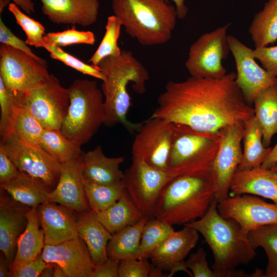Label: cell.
<instances>
[{
  "label": "cell",
  "mask_w": 277,
  "mask_h": 277,
  "mask_svg": "<svg viewBox=\"0 0 277 277\" xmlns=\"http://www.w3.org/2000/svg\"><path fill=\"white\" fill-rule=\"evenodd\" d=\"M235 73L220 79L191 76L170 81L159 95L151 116L205 132L218 133L225 127L245 124L254 116L238 86Z\"/></svg>",
  "instance_id": "1"
},
{
  "label": "cell",
  "mask_w": 277,
  "mask_h": 277,
  "mask_svg": "<svg viewBox=\"0 0 277 277\" xmlns=\"http://www.w3.org/2000/svg\"><path fill=\"white\" fill-rule=\"evenodd\" d=\"M211 167L177 175L168 182L157 200L154 217L171 226L185 225L202 217L215 199Z\"/></svg>",
  "instance_id": "2"
},
{
  "label": "cell",
  "mask_w": 277,
  "mask_h": 277,
  "mask_svg": "<svg viewBox=\"0 0 277 277\" xmlns=\"http://www.w3.org/2000/svg\"><path fill=\"white\" fill-rule=\"evenodd\" d=\"M217 203L215 199L202 217L185 225L200 233L210 247L215 277L245 276L236 268L251 261L256 256L255 249L236 222L219 213Z\"/></svg>",
  "instance_id": "3"
},
{
  "label": "cell",
  "mask_w": 277,
  "mask_h": 277,
  "mask_svg": "<svg viewBox=\"0 0 277 277\" xmlns=\"http://www.w3.org/2000/svg\"><path fill=\"white\" fill-rule=\"evenodd\" d=\"M97 67L103 75L102 90L105 96L104 124L120 123L130 132H137L142 123H133L127 120L131 105L127 88L131 84L136 93L144 94L146 82L150 78L147 69L131 51L125 50L117 56L105 57Z\"/></svg>",
  "instance_id": "4"
},
{
  "label": "cell",
  "mask_w": 277,
  "mask_h": 277,
  "mask_svg": "<svg viewBox=\"0 0 277 277\" xmlns=\"http://www.w3.org/2000/svg\"><path fill=\"white\" fill-rule=\"evenodd\" d=\"M111 7L125 32L145 46L167 43L178 18L175 6L166 0H111Z\"/></svg>",
  "instance_id": "5"
},
{
  "label": "cell",
  "mask_w": 277,
  "mask_h": 277,
  "mask_svg": "<svg viewBox=\"0 0 277 277\" xmlns=\"http://www.w3.org/2000/svg\"><path fill=\"white\" fill-rule=\"evenodd\" d=\"M68 89L70 103L60 130L81 147L104 124V100L95 81L76 80Z\"/></svg>",
  "instance_id": "6"
},
{
  "label": "cell",
  "mask_w": 277,
  "mask_h": 277,
  "mask_svg": "<svg viewBox=\"0 0 277 277\" xmlns=\"http://www.w3.org/2000/svg\"><path fill=\"white\" fill-rule=\"evenodd\" d=\"M173 129L168 161L170 171L179 175L212 166L219 144L220 132H201L176 124H173Z\"/></svg>",
  "instance_id": "7"
},
{
  "label": "cell",
  "mask_w": 277,
  "mask_h": 277,
  "mask_svg": "<svg viewBox=\"0 0 277 277\" xmlns=\"http://www.w3.org/2000/svg\"><path fill=\"white\" fill-rule=\"evenodd\" d=\"M68 88L50 74L43 81L23 94L21 105L45 129L60 130L69 106Z\"/></svg>",
  "instance_id": "8"
},
{
  "label": "cell",
  "mask_w": 277,
  "mask_h": 277,
  "mask_svg": "<svg viewBox=\"0 0 277 277\" xmlns=\"http://www.w3.org/2000/svg\"><path fill=\"white\" fill-rule=\"evenodd\" d=\"M171 171L155 168L142 159L132 157L124 173V183L132 201L143 216L154 217L160 194L168 182L176 176Z\"/></svg>",
  "instance_id": "9"
},
{
  "label": "cell",
  "mask_w": 277,
  "mask_h": 277,
  "mask_svg": "<svg viewBox=\"0 0 277 277\" xmlns=\"http://www.w3.org/2000/svg\"><path fill=\"white\" fill-rule=\"evenodd\" d=\"M228 23L201 35L191 46L186 68L191 76L220 79L226 74L222 62L230 51L227 41Z\"/></svg>",
  "instance_id": "10"
},
{
  "label": "cell",
  "mask_w": 277,
  "mask_h": 277,
  "mask_svg": "<svg viewBox=\"0 0 277 277\" xmlns=\"http://www.w3.org/2000/svg\"><path fill=\"white\" fill-rule=\"evenodd\" d=\"M50 74L43 64L25 52L1 44L0 79L15 93H25Z\"/></svg>",
  "instance_id": "11"
},
{
  "label": "cell",
  "mask_w": 277,
  "mask_h": 277,
  "mask_svg": "<svg viewBox=\"0 0 277 277\" xmlns=\"http://www.w3.org/2000/svg\"><path fill=\"white\" fill-rule=\"evenodd\" d=\"M1 142L19 171L42 180L50 188L55 187L62 164L42 147L21 141L14 132Z\"/></svg>",
  "instance_id": "12"
},
{
  "label": "cell",
  "mask_w": 277,
  "mask_h": 277,
  "mask_svg": "<svg viewBox=\"0 0 277 277\" xmlns=\"http://www.w3.org/2000/svg\"><path fill=\"white\" fill-rule=\"evenodd\" d=\"M173 124L151 116L137 131L132 144V157L144 161L150 166L165 171L168 166Z\"/></svg>",
  "instance_id": "13"
},
{
  "label": "cell",
  "mask_w": 277,
  "mask_h": 277,
  "mask_svg": "<svg viewBox=\"0 0 277 277\" xmlns=\"http://www.w3.org/2000/svg\"><path fill=\"white\" fill-rule=\"evenodd\" d=\"M220 132L219 144L211 167L216 181L215 199L218 202L229 196L232 179L241 163L245 124L229 125Z\"/></svg>",
  "instance_id": "14"
},
{
  "label": "cell",
  "mask_w": 277,
  "mask_h": 277,
  "mask_svg": "<svg viewBox=\"0 0 277 277\" xmlns=\"http://www.w3.org/2000/svg\"><path fill=\"white\" fill-rule=\"evenodd\" d=\"M217 207L223 216L236 222L247 234L263 226L277 224V204L266 202L258 196L229 195L218 202Z\"/></svg>",
  "instance_id": "15"
},
{
  "label": "cell",
  "mask_w": 277,
  "mask_h": 277,
  "mask_svg": "<svg viewBox=\"0 0 277 277\" xmlns=\"http://www.w3.org/2000/svg\"><path fill=\"white\" fill-rule=\"evenodd\" d=\"M227 41L235 63L236 83L247 103L253 104L261 92L277 82V77L259 65L253 49L232 35H228Z\"/></svg>",
  "instance_id": "16"
},
{
  "label": "cell",
  "mask_w": 277,
  "mask_h": 277,
  "mask_svg": "<svg viewBox=\"0 0 277 277\" xmlns=\"http://www.w3.org/2000/svg\"><path fill=\"white\" fill-rule=\"evenodd\" d=\"M199 232L195 229L184 226L167 236L151 252L152 264L164 270L170 271L168 276L178 271H184L191 276L186 268L184 259L197 244Z\"/></svg>",
  "instance_id": "17"
},
{
  "label": "cell",
  "mask_w": 277,
  "mask_h": 277,
  "mask_svg": "<svg viewBox=\"0 0 277 277\" xmlns=\"http://www.w3.org/2000/svg\"><path fill=\"white\" fill-rule=\"evenodd\" d=\"M42 253L47 263L61 266L67 277H92L94 267L91 256L79 236L57 245L45 244Z\"/></svg>",
  "instance_id": "18"
},
{
  "label": "cell",
  "mask_w": 277,
  "mask_h": 277,
  "mask_svg": "<svg viewBox=\"0 0 277 277\" xmlns=\"http://www.w3.org/2000/svg\"><path fill=\"white\" fill-rule=\"evenodd\" d=\"M82 157L62 164L57 183L49 193V202L80 213L90 210L85 192Z\"/></svg>",
  "instance_id": "19"
},
{
  "label": "cell",
  "mask_w": 277,
  "mask_h": 277,
  "mask_svg": "<svg viewBox=\"0 0 277 277\" xmlns=\"http://www.w3.org/2000/svg\"><path fill=\"white\" fill-rule=\"evenodd\" d=\"M1 189L0 250L10 266L13 261L18 239L27 223V213L30 208L6 196Z\"/></svg>",
  "instance_id": "20"
},
{
  "label": "cell",
  "mask_w": 277,
  "mask_h": 277,
  "mask_svg": "<svg viewBox=\"0 0 277 277\" xmlns=\"http://www.w3.org/2000/svg\"><path fill=\"white\" fill-rule=\"evenodd\" d=\"M43 13L56 24L88 27L97 19L98 0H40Z\"/></svg>",
  "instance_id": "21"
},
{
  "label": "cell",
  "mask_w": 277,
  "mask_h": 277,
  "mask_svg": "<svg viewBox=\"0 0 277 277\" xmlns=\"http://www.w3.org/2000/svg\"><path fill=\"white\" fill-rule=\"evenodd\" d=\"M37 212L45 244L57 245L78 236L72 210L47 201L37 206Z\"/></svg>",
  "instance_id": "22"
},
{
  "label": "cell",
  "mask_w": 277,
  "mask_h": 277,
  "mask_svg": "<svg viewBox=\"0 0 277 277\" xmlns=\"http://www.w3.org/2000/svg\"><path fill=\"white\" fill-rule=\"evenodd\" d=\"M229 193L231 195L246 194L261 196L277 204V164L269 169L259 167L236 170Z\"/></svg>",
  "instance_id": "23"
},
{
  "label": "cell",
  "mask_w": 277,
  "mask_h": 277,
  "mask_svg": "<svg viewBox=\"0 0 277 277\" xmlns=\"http://www.w3.org/2000/svg\"><path fill=\"white\" fill-rule=\"evenodd\" d=\"M123 156H106L100 146L84 152L82 157L83 175L85 180L100 185L114 184L123 181L124 173L120 169Z\"/></svg>",
  "instance_id": "24"
},
{
  "label": "cell",
  "mask_w": 277,
  "mask_h": 277,
  "mask_svg": "<svg viewBox=\"0 0 277 277\" xmlns=\"http://www.w3.org/2000/svg\"><path fill=\"white\" fill-rule=\"evenodd\" d=\"M77 226L78 236L87 247L94 268L108 259L107 247L112 234L91 210L81 212Z\"/></svg>",
  "instance_id": "25"
},
{
  "label": "cell",
  "mask_w": 277,
  "mask_h": 277,
  "mask_svg": "<svg viewBox=\"0 0 277 277\" xmlns=\"http://www.w3.org/2000/svg\"><path fill=\"white\" fill-rule=\"evenodd\" d=\"M27 218L26 228L17 241L10 272L31 262L42 251L45 244L44 231L40 228L37 207L29 209Z\"/></svg>",
  "instance_id": "26"
},
{
  "label": "cell",
  "mask_w": 277,
  "mask_h": 277,
  "mask_svg": "<svg viewBox=\"0 0 277 277\" xmlns=\"http://www.w3.org/2000/svg\"><path fill=\"white\" fill-rule=\"evenodd\" d=\"M0 186L14 200L30 208L49 202L50 188L42 180L22 171Z\"/></svg>",
  "instance_id": "27"
},
{
  "label": "cell",
  "mask_w": 277,
  "mask_h": 277,
  "mask_svg": "<svg viewBox=\"0 0 277 277\" xmlns=\"http://www.w3.org/2000/svg\"><path fill=\"white\" fill-rule=\"evenodd\" d=\"M253 104L264 145L269 147L272 137L277 133V82L261 92Z\"/></svg>",
  "instance_id": "28"
},
{
  "label": "cell",
  "mask_w": 277,
  "mask_h": 277,
  "mask_svg": "<svg viewBox=\"0 0 277 277\" xmlns=\"http://www.w3.org/2000/svg\"><path fill=\"white\" fill-rule=\"evenodd\" d=\"M95 214L112 234L136 223L143 216L126 190L115 203Z\"/></svg>",
  "instance_id": "29"
},
{
  "label": "cell",
  "mask_w": 277,
  "mask_h": 277,
  "mask_svg": "<svg viewBox=\"0 0 277 277\" xmlns=\"http://www.w3.org/2000/svg\"><path fill=\"white\" fill-rule=\"evenodd\" d=\"M149 219L143 216L136 223L113 234L107 245L108 257L118 261L136 259L144 226Z\"/></svg>",
  "instance_id": "30"
},
{
  "label": "cell",
  "mask_w": 277,
  "mask_h": 277,
  "mask_svg": "<svg viewBox=\"0 0 277 277\" xmlns=\"http://www.w3.org/2000/svg\"><path fill=\"white\" fill-rule=\"evenodd\" d=\"M243 141L242 160L236 170L261 167L272 147L264 145L262 133L254 116L245 124Z\"/></svg>",
  "instance_id": "31"
},
{
  "label": "cell",
  "mask_w": 277,
  "mask_h": 277,
  "mask_svg": "<svg viewBox=\"0 0 277 277\" xmlns=\"http://www.w3.org/2000/svg\"><path fill=\"white\" fill-rule=\"evenodd\" d=\"M249 32L256 47L267 46L277 41V0H268L256 13Z\"/></svg>",
  "instance_id": "32"
},
{
  "label": "cell",
  "mask_w": 277,
  "mask_h": 277,
  "mask_svg": "<svg viewBox=\"0 0 277 277\" xmlns=\"http://www.w3.org/2000/svg\"><path fill=\"white\" fill-rule=\"evenodd\" d=\"M40 146L61 164L77 159L84 153L81 147L69 140L60 130L45 129Z\"/></svg>",
  "instance_id": "33"
},
{
  "label": "cell",
  "mask_w": 277,
  "mask_h": 277,
  "mask_svg": "<svg viewBox=\"0 0 277 277\" xmlns=\"http://www.w3.org/2000/svg\"><path fill=\"white\" fill-rule=\"evenodd\" d=\"M85 189L90 210L95 213L115 203L126 190L124 181L111 185H100L85 180Z\"/></svg>",
  "instance_id": "34"
},
{
  "label": "cell",
  "mask_w": 277,
  "mask_h": 277,
  "mask_svg": "<svg viewBox=\"0 0 277 277\" xmlns=\"http://www.w3.org/2000/svg\"><path fill=\"white\" fill-rule=\"evenodd\" d=\"M248 240L254 249L265 250L268 263L263 276L269 277L277 271V224L264 225L250 231Z\"/></svg>",
  "instance_id": "35"
},
{
  "label": "cell",
  "mask_w": 277,
  "mask_h": 277,
  "mask_svg": "<svg viewBox=\"0 0 277 277\" xmlns=\"http://www.w3.org/2000/svg\"><path fill=\"white\" fill-rule=\"evenodd\" d=\"M174 230L172 226L155 217L144 226L136 259H148L153 250Z\"/></svg>",
  "instance_id": "36"
},
{
  "label": "cell",
  "mask_w": 277,
  "mask_h": 277,
  "mask_svg": "<svg viewBox=\"0 0 277 277\" xmlns=\"http://www.w3.org/2000/svg\"><path fill=\"white\" fill-rule=\"evenodd\" d=\"M23 93H15L0 79V135L2 141L14 132L18 109Z\"/></svg>",
  "instance_id": "37"
},
{
  "label": "cell",
  "mask_w": 277,
  "mask_h": 277,
  "mask_svg": "<svg viewBox=\"0 0 277 277\" xmlns=\"http://www.w3.org/2000/svg\"><path fill=\"white\" fill-rule=\"evenodd\" d=\"M123 26L121 21L114 15L107 18L105 32L98 48L88 62L95 66L105 57L117 56L122 50L118 45L121 29Z\"/></svg>",
  "instance_id": "38"
},
{
  "label": "cell",
  "mask_w": 277,
  "mask_h": 277,
  "mask_svg": "<svg viewBox=\"0 0 277 277\" xmlns=\"http://www.w3.org/2000/svg\"><path fill=\"white\" fill-rule=\"evenodd\" d=\"M45 129L40 122L21 105L14 128V133L18 138L27 144L41 147V138Z\"/></svg>",
  "instance_id": "39"
},
{
  "label": "cell",
  "mask_w": 277,
  "mask_h": 277,
  "mask_svg": "<svg viewBox=\"0 0 277 277\" xmlns=\"http://www.w3.org/2000/svg\"><path fill=\"white\" fill-rule=\"evenodd\" d=\"M8 10L13 14L17 24L25 33L26 44L36 48H43L45 29L39 22L24 13L13 3L9 4Z\"/></svg>",
  "instance_id": "40"
},
{
  "label": "cell",
  "mask_w": 277,
  "mask_h": 277,
  "mask_svg": "<svg viewBox=\"0 0 277 277\" xmlns=\"http://www.w3.org/2000/svg\"><path fill=\"white\" fill-rule=\"evenodd\" d=\"M95 41L93 32L80 31L75 26L61 32L48 33L43 38L44 43L59 47L81 44L92 45Z\"/></svg>",
  "instance_id": "41"
},
{
  "label": "cell",
  "mask_w": 277,
  "mask_h": 277,
  "mask_svg": "<svg viewBox=\"0 0 277 277\" xmlns=\"http://www.w3.org/2000/svg\"><path fill=\"white\" fill-rule=\"evenodd\" d=\"M43 48L49 53L50 57L58 60L77 71L103 81V75L97 66L87 64L72 55L65 52L61 47L44 43Z\"/></svg>",
  "instance_id": "42"
},
{
  "label": "cell",
  "mask_w": 277,
  "mask_h": 277,
  "mask_svg": "<svg viewBox=\"0 0 277 277\" xmlns=\"http://www.w3.org/2000/svg\"><path fill=\"white\" fill-rule=\"evenodd\" d=\"M207 254L203 248L190 255L185 261L186 268L193 277H215V275L208 264Z\"/></svg>",
  "instance_id": "43"
},
{
  "label": "cell",
  "mask_w": 277,
  "mask_h": 277,
  "mask_svg": "<svg viewBox=\"0 0 277 277\" xmlns=\"http://www.w3.org/2000/svg\"><path fill=\"white\" fill-rule=\"evenodd\" d=\"M151 266L147 259L122 260L119 265V277H148Z\"/></svg>",
  "instance_id": "44"
},
{
  "label": "cell",
  "mask_w": 277,
  "mask_h": 277,
  "mask_svg": "<svg viewBox=\"0 0 277 277\" xmlns=\"http://www.w3.org/2000/svg\"><path fill=\"white\" fill-rule=\"evenodd\" d=\"M0 43L22 50L41 63L47 65L45 60L36 55L28 47L25 41L22 40L12 33L5 24L1 17L0 18Z\"/></svg>",
  "instance_id": "45"
},
{
  "label": "cell",
  "mask_w": 277,
  "mask_h": 277,
  "mask_svg": "<svg viewBox=\"0 0 277 277\" xmlns=\"http://www.w3.org/2000/svg\"><path fill=\"white\" fill-rule=\"evenodd\" d=\"M253 54L265 70L273 76H277V46L255 48Z\"/></svg>",
  "instance_id": "46"
},
{
  "label": "cell",
  "mask_w": 277,
  "mask_h": 277,
  "mask_svg": "<svg viewBox=\"0 0 277 277\" xmlns=\"http://www.w3.org/2000/svg\"><path fill=\"white\" fill-rule=\"evenodd\" d=\"M42 251L31 262L10 272L11 277H37L39 276L43 269L48 264L43 259Z\"/></svg>",
  "instance_id": "47"
},
{
  "label": "cell",
  "mask_w": 277,
  "mask_h": 277,
  "mask_svg": "<svg viewBox=\"0 0 277 277\" xmlns=\"http://www.w3.org/2000/svg\"><path fill=\"white\" fill-rule=\"evenodd\" d=\"M19 170L8 156L3 144H0V184L14 179Z\"/></svg>",
  "instance_id": "48"
},
{
  "label": "cell",
  "mask_w": 277,
  "mask_h": 277,
  "mask_svg": "<svg viewBox=\"0 0 277 277\" xmlns=\"http://www.w3.org/2000/svg\"><path fill=\"white\" fill-rule=\"evenodd\" d=\"M120 263V261L108 257L93 269L92 277H119Z\"/></svg>",
  "instance_id": "49"
},
{
  "label": "cell",
  "mask_w": 277,
  "mask_h": 277,
  "mask_svg": "<svg viewBox=\"0 0 277 277\" xmlns=\"http://www.w3.org/2000/svg\"><path fill=\"white\" fill-rule=\"evenodd\" d=\"M10 1H12L14 4L28 14L35 12L34 5L31 0H0L1 14L4 8L10 4Z\"/></svg>",
  "instance_id": "50"
},
{
  "label": "cell",
  "mask_w": 277,
  "mask_h": 277,
  "mask_svg": "<svg viewBox=\"0 0 277 277\" xmlns=\"http://www.w3.org/2000/svg\"><path fill=\"white\" fill-rule=\"evenodd\" d=\"M277 164V143L275 145L271 148L270 152L266 157L263 163L262 164V167L269 169L274 166Z\"/></svg>",
  "instance_id": "51"
},
{
  "label": "cell",
  "mask_w": 277,
  "mask_h": 277,
  "mask_svg": "<svg viewBox=\"0 0 277 277\" xmlns=\"http://www.w3.org/2000/svg\"><path fill=\"white\" fill-rule=\"evenodd\" d=\"M169 1V0H166ZM174 3L177 17L179 19H184L188 13V8L185 4V0H171Z\"/></svg>",
  "instance_id": "52"
},
{
  "label": "cell",
  "mask_w": 277,
  "mask_h": 277,
  "mask_svg": "<svg viewBox=\"0 0 277 277\" xmlns=\"http://www.w3.org/2000/svg\"><path fill=\"white\" fill-rule=\"evenodd\" d=\"M10 276V266L4 254L0 255V277Z\"/></svg>",
  "instance_id": "53"
},
{
  "label": "cell",
  "mask_w": 277,
  "mask_h": 277,
  "mask_svg": "<svg viewBox=\"0 0 277 277\" xmlns=\"http://www.w3.org/2000/svg\"><path fill=\"white\" fill-rule=\"evenodd\" d=\"M54 264L48 263L47 266L43 269L40 277H53L54 274Z\"/></svg>",
  "instance_id": "54"
},
{
  "label": "cell",
  "mask_w": 277,
  "mask_h": 277,
  "mask_svg": "<svg viewBox=\"0 0 277 277\" xmlns=\"http://www.w3.org/2000/svg\"><path fill=\"white\" fill-rule=\"evenodd\" d=\"M163 270L152 264L151 268L149 272V277H163L167 276L166 274L164 273Z\"/></svg>",
  "instance_id": "55"
},
{
  "label": "cell",
  "mask_w": 277,
  "mask_h": 277,
  "mask_svg": "<svg viewBox=\"0 0 277 277\" xmlns=\"http://www.w3.org/2000/svg\"><path fill=\"white\" fill-rule=\"evenodd\" d=\"M53 277H67L64 269L59 265L54 264Z\"/></svg>",
  "instance_id": "56"
},
{
  "label": "cell",
  "mask_w": 277,
  "mask_h": 277,
  "mask_svg": "<svg viewBox=\"0 0 277 277\" xmlns=\"http://www.w3.org/2000/svg\"><path fill=\"white\" fill-rule=\"evenodd\" d=\"M269 277H277V271L271 273Z\"/></svg>",
  "instance_id": "57"
}]
</instances>
